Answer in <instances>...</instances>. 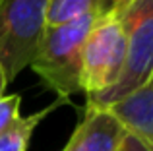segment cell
<instances>
[{"label": "cell", "mask_w": 153, "mask_h": 151, "mask_svg": "<svg viewBox=\"0 0 153 151\" xmlns=\"http://www.w3.org/2000/svg\"><path fill=\"white\" fill-rule=\"evenodd\" d=\"M49 0H0V66L8 83L31 64L47 29Z\"/></svg>", "instance_id": "3"}, {"label": "cell", "mask_w": 153, "mask_h": 151, "mask_svg": "<svg viewBox=\"0 0 153 151\" xmlns=\"http://www.w3.org/2000/svg\"><path fill=\"white\" fill-rule=\"evenodd\" d=\"M97 18V14H91L64 25L47 27L29 64L41 81L62 101L83 91V45Z\"/></svg>", "instance_id": "1"}, {"label": "cell", "mask_w": 153, "mask_h": 151, "mask_svg": "<svg viewBox=\"0 0 153 151\" xmlns=\"http://www.w3.org/2000/svg\"><path fill=\"white\" fill-rule=\"evenodd\" d=\"M126 130L105 109H85L64 151H120Z\"/></svg>", "instance_id": "6"}, {"label": "cell", "mask_w": 153, "mask_h": 151, "mask_svg": "<svg viewBox=\"0 0 153 151\" xmlns=\"http://www.w3.org/2000/svg\"><path fill=\"white\" fill-rule=\"evenodd\" d=\"M120 151H151V149L143 147V145L140 144L136 138H132V136H128V134H126V138H124L122 145H120Z\"/></svg>", "instance_id": "10"}, {"label": "cell", "mask_w": 153, "mask_h": 151, "mask_svg": "<svg viewBox=\"0 0 153 151\" xmlns=\"http://www.w3.org/2000/svg\"><path fill=\"white\" fill-rule=\"evenodd\" d=\"M126 54V33L118 10L99 16L83 45L82 85L85 95L101 93L120 78Z\"/></svg>", "instance_id": "4"}, {"label": "cell", "mask_w": 153, "mask_h": 151, "mask_svg": "<svg viewBox=\"0 0 153 151\" xmlns=\"http://www.w3.org/2000/svg\"><path fill=\"white\" fill-rule=\"evenodd\" d=\"M105 110L118 120L128 136L153 151V79L111 103Z\"/></svg>", "instance_id": "5"}, {"label": "cell", "mask_w": 153, "mask_h": 151, "mask_svg": "<svg viewBox=\"0 0 153 151\" xmlns=\"http://www.w3.org/2000/svg\"><path fill=\"white\" fill-rule=\"evenodd\" d=\"M6 85H8V79H6V76H4V72H2V66H0V97H2Z\"/></svg>", "instance_id": "11"}, {"label": "cell", "mask_w": 153, "mask_h": 151, "mask_svg": "<svg viewBox=\"0 0 153 151\" xmlns=\"http://www.w3.org/2000/svg\"><path fill=\"white\" fill-rule=\"evenodd\" d=\"M128 2H130V0H114V8H116L118 12H122V10H124V6H126Z\"/></svg>", "instance_id": "12"}, {"label": "cell", "mask_w": 153, "mask_h": 151, "mask_svg": "<svg viewBox=\"0 0 153 151\" xmlns=\"http://www.w3.org/2000/svg\"><path fill=\"white\" fill-rule=\"evenodd\" d=\"M62 103H68V101H62V99H56L52 105H49L47 109L39 110L35 114H29V116H18L2 134H0V151H25L27 149V144H29L31 136H33L35 128L39 126V122L43 118H47L56 107H60Z\"/></svg>", "instance_id": "8"}, {"label": "cell", "mask_w": 153, "mask_h": 151, "mask_svg": "<svg viewBox=\"0 0 153 151\" xmlns=\"http://www.w3.org/2000/svg\"><path fill=\"white\" fill-rule=\"evenodd\" d=\"M19 107H22V97L18 93L0 97V134L19 116Z\"/></svg>", "instance_id": "9"}, {"label": "cell", "mask_w": 153, "mask_h": 151, "mask_svg": "<svg viewBox=\"0 0 153 151\" xmlns=\"http://www.w3.org/2000/svg\"><path fill=\"white\" fill-rule=\"evenodd\" d=\"M114 8V0H49L47 27H56L79 18L97 14L103 16Z\"/></svg>", "instance_id": "7"}, {"label": "cell", "mask_w": 153, "mask_h": 151, "mask_svg": "<svg viewBox=\"0 0 153 151\" xmlns=\"http://www.w3.org/2000/svg\"><path fill=\"white\" fill-rule=\"evenodd\" d=\"M126 33V54L120 78L101 93L87 95L85 109H107L153 79V0H130L120 12Z\"/></svg>", "instance_id": "2"}]
</instances>
